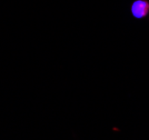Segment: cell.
<instances>
[{"label":"cell","mask_w":149,"mask_h":140,"mask_svg":"<svg viewBox=\"0 0 149 140\" xmlns=\"http://www.w3.org/2000/svg\"><path fill=\"white\" fill-rule=\"evenodd\" d=\"M131 12L136 18H143L149 12V2L147 0H136L131 6Z\"/></svg>","instance_id":"6da1fadb"}]
</instances>
